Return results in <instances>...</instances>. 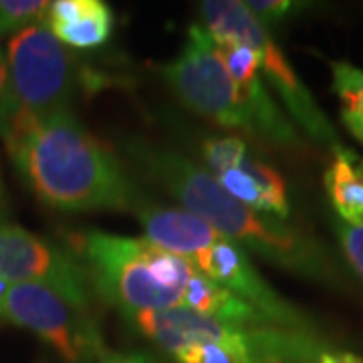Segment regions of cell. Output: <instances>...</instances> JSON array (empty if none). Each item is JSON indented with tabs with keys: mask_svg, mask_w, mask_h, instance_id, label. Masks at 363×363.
I'll return each instance as SVG.
<instances>
[{
	"mask_svg": "<svg viewBox=\"0 0 363 363\" xmlns=\"http://www.w3.org/2000/svg\"><path fill=\"white\" fill-rule=\"evenodd\" d=\"M2 140L26 186L55 210L135 214L150 202L119 157L71 109L16 116Z\"/></svg>",
	"mask_w": 363,
	"mask_h": 363,
	"instance_id": "obj_1",
	"label": "cell"
},
{
	"mask_svg": "<svg viewBox=\"0 0 363 363\" xmlns=\"http://www.w3.org/2000/svg\"><path fill=\"white\" fill-rule=\"evenodd\" d=\"M123 152L142 176L162 186L184 210L208 222L245 252H252L285 271L325 285H337L341 281L337 264L317 238L286 220L260 214L234 200L192 160L142 138L125 140Z\"/></svg>",
	"mask_w": 363,
	"mask_h": 363,
	"instance_id": "obj_2",
	"label": "cell"
},
{
	"mask_svg": "<svg viewBox=\"0 0 363 363\" xmlns=\"http://www.w3.org/2000/svg\"><path fill=\"white\" fill-rule=\"evenodd\" d=\"M91 289L128 317L180 307L192 262L156 247L145 236L85 230L71 236Z\"/></svg>",
	"mask_w": 363,
	"mask_h": 363,
	"instance_id": "obj_3",
	"label": "cell"
},
{
	"mask_svg": "<svg viewBox=\"0 0 363 363\" xmlns=\"http://www.w3.org/2000/svg\"><path fill=\"white\" fill-rule=\"evenodd\" d=\"M200 11L204 16V28L216 43L234 40L257 52L260 75L269 81V85L285 105L286 113L313 142L331 150L341 145L337 131L313 99L311 91L295 73L285 52L272 40L269 30L260 26L257 18L248 13L242 0H204L200 4Z\"/></svg>",
	"mask_w": 363,
	"mask_h": 363,
	"instance_id": "obj_4",
	"label": "cell"
},
{
	"mask_svg": "<svg viewBox=\"0 0 363 363\" xmlns=\"http://www.w3.org/2000/svg\"><path fill=\"white\" fill-rule=\"evenodd\" d=\"M162 73L169 89L188 109L224 130L255 138V128L238 87L204 25L188 28L184 49Z\"/></svg>",
	"mask_w": 363,
	"mask_h": 363,
	"instance_id": "obj_5",
	"label": "cell"
},
{
	"mask_svg": "<svg viewBox=\"0 0 363 363\" xmlns=\"http://www.w3.org/2000/svg\"><path fill=\"white\" fill-rule=\"evenodd\" d=\"M18 116H47L69 104L79 85V61L45 23L16 33L6 47Z\"/></svg>",
	"mask_w": 363,
	"mask_h": 363,
	"instance_id": "obj_6",
	"label": "cell"
},
{
	"mask_svg": "<svg viewBox=\"0 0 363 363\" xmlns=\"http://www.w3.org/2000/svg\"><path fill=\"white\" fill-rule=\"evenodd\" d=\"M0 317L49 343L65 363H89L104 357V339L89 313L49 286L6 285L0 293Z\"/></svg>",
	"mask_w": 363,
	"mask_h": 363,
	"instance_id": "obj_7",
	"label": "cell"
},
{
	"mask_svg": "<svg viewBox=\"0 0 363 363\" xmlns=\"http://www.w3.org/2000/svg\"><path fill=\"white\" fill-rule=\"evenodd\" d=\"M0 281L49 286L87 313L93 301V289L81 262L16 224H0Z\"/></svg>",
	"mask_w": 363,
	"mask_h": 363,
	"instance_id": "obj_8",
	"label": "cell"
},
{
	"mask_svg": "<svg viewBox=\"0 0 363 363\" xmlns=\"http://www.w3.org/2000/svg\"><path fill=\"white\" fill-rule=\"evenodd\" d=\"M190 262L196 271L206 274L214 283L228 289L234 297L242 298L252 309H257L269 323L291 331L319 333L311 317L279 295L262 279L247 252L230 240L218 238L206 250L198 252Z\"/></svg>",
	"mask_w": 363,
	"mask_h": 363,
	"instance_id": "obj_9",
	"label": "cell"
},
{
	"mask_svg": "<svg viewBox=\"0 0 363 363\" xmlns=\"http://www.w3.org/2000/svg\"><path fill=\"white\" fill-rule=\"evenodd\" d=\"M216 47L230 77L238 87L242 104L247 107L248 117L255 128V138L283 150L298 147L301 145L298 131L272 99L271 91L262 83L257 52L248 49L247 45L234 40H222L216 43Z\"/></svg>",
	"mask_w": 363,
	"mask_h": 363,
	"instance_id": "obj_10",
	"label": "cell"
},
{
	"mask_svg": "<svg viewBox=\"0 0 363 363\" xmlns=\"http://www.w3.org/2000/svg\"><path fill=\"white\" fill-rule=\"evenodd\" d=\"M145 238L176 257L192 260L212 242L224 238L208 222L184 208H166L145 202L138 212Z\"/></svg>",
	"mask_w": 363,
	"mask_h": 363,
	"instance_id": "obj_11",
	"label": "cell"
},
{
	"mask_svg": "<svg viewBox=\"0 0 363 363\" xmlns=\"http://www.w3.org/2000/svg\"><path fill=\"white\" fill-rule=\"evenodd\" d=\"M212 178L234 200L260 214L277 216L281 220H286L291 214V202L283 176L269 164L260 162L259 157L250 156V152L236 166L224 169Z\"/></svg>",
	"mask_w": 363,
	"mask_h": 363,
	"instance_id": "obj_12",
	"label": "cell"
},
{
	"mask_svg": "<svg viewBox=\"0 0 363 363\" xmlns=\"http://www.w3.org/2000/svg\"><path fill=\"white\" fill-rule=\"evenodd\" d=\"M45 25L69 49H95L111 37L113 13L101 0H55Z\"/></svg>",
	"mask_w": 363,
	"mask_h": 363,
	"instance_id": "obj_13",
	"label": "cell"
},
{
	"mask_svg": "<svg viewBox=\"0 0 363 363\" xmlns=\"http://www.w3.org/2000/svg\"><path fill=\"white\" fill-rule=\"evenodd\" d=\"M323 182L339 220L363 224V157L343 143L337 145Z\"/></svg>",
	"mask_w": 363,
	"mask_h": 363,
	"instance_id": "obj_14",
	"label": "cell"
},
{
	"mask_svg": "<svg viewBox=\"0 0 363 363\" xmlns=\"http://www.w3.org/2000/svg\"><path fill=\"white\" fill-rule=\"evenodd\" d=\"M182 307L212 317V319H220L226 323L248 325V327L272 325L242 298L234 297L228 289L214 283L212 279H208L206 274H202L196 269L190 283L186 285V291H184Z\"/></svg>",
	"mask_w": 363,
	"mask_h": 363,
	"instance_id": "obj_15",
	"label": "cell"
},
{
	"mask_svg": "<svg viewBox=\"0 0 363 363\" xmlns=\"http://www.w3.org/2000/svg\"><path fill=\"white\" fill-rule=\"evenodd\" d=\"M331 87L339 99V116L351 138L363 147V69L347 61H331Z\"/></svg>",
	"mask_w": 363,
	"mask_h": 363,
	"instance_id": "obj_16",
	"label": "cell"
},
{
	"mask_svg": "<svg viewBox=\"0 0 363 363\" xmlns=\"http://www.w3.org/2000/svg\"><path fill=\"white\" fill-rule=\"evenodd\" d=\"M47 0H0V37H14L28 26L45 23Z\"/></svg>",
	"mask_w": 363,
	"mask_h": 363,
	"instance_id": "obj_17",
	"label": "cell"
},
{
	"mask_svg": "<svg viewBox=\"0 0 363 363\" xmlns=\"http://www.w3.org/2000/svg\"><path fill=\"white\" fill-rule=\"evenodd\" d=\"M248 154L247 142L233 135H222V138H208L202 143V157H204V169L210 176H216L224 169L236 166L242 157Z\"/></svg>",
	"mask_w": 363,
	"mask_h": 363,
	"instance_id": "obj_18",
	"label": "cell"
},
{
	"mask_svg": "<svg viewBox=\"0 0 363 363\" xmlns=\"http://www.w3.org/2000/svg\"><path fill=\"white\" fill-rule=\"evenodd\" d=\"M242 4L264 28L281 23L289 14L301 9L298 2H291V0H242Z\"/></svg>",
	"mask_w": 363,
	"mask_h": 363,
	"instance_id": "obj_19",
	"label": "cell"
},
{
	"mask_svg": "<svg viewBox=\"0 0 363 363\" xmlns=\"http://www.w3.org/2000/svg\"><path fill=\"white\" fill-rule=\"evenodd\" d=\"M16 116H18V104L11 81V71L6 63V55H2L0 51V138H4L11 131Z\"/></svg>",
	"mask_w": 363,
	"mask_h": 363,
	"instance_id": "obj_20",
	"label": "cell"
},
{
	"mask_svg": "<svg viewBox=\"0 0 363 363\" xmlns=\"http://www.w3.org/2000/svg\"><path fill=\"white\" fill-rule=\"evenodd\" d=\"M337 238L351 269L357 272L363 281V224H345L339 220Z\"/></svg>",
	"mask_w": 363,
	"mask_h": 363,
	"instance_id": "obj_21",
	"label": "cell"
},
{
	"mask_svg": "<svg viewBox=\"0 0 363 363\" xmlns=\"http://www.w3.org/2000/svg\"><path fill=\"white\" fill-rule=\"evenodd\" d=\"M315 363H363V357L357 353L345 350H335V347H327V350L317 357Z\"/></svg>",
	"mask_w": 363,
	"mask_h": 363,
	"instance_id": "obj_22",
	"label": "cell"
},
{
	"mask_svg": "<svg viewBox=\"0 0 363 363\" xmlns=\"http://www.w3.org/2000/svg\"><path fill=\"white\" fill-rule=\"evenodd\" d=\"M101 363H154V359L147 357V355H142V353H138V355H113V353H104Z\"/></svg>",
	"mask_w": 363,
	"mask_h": 363,
	"instance_id": "obj_23",
	"label": "cell"
},
{
	"mask_svg": "<svg viewBox=\"0 0 363 363\" xmlns=\"http://www.w3.org/2000/svg\"><path fill=\"white\" fill-rule=\"evenodd\" d=\"M4 210V190H2V180H0V214Z\"/></svg>",
	"mask_w": 363,
	"mask_h": 363,
	"instance_id": "obj_24",
	"label": "cell"
},
{
	"mask_svg": "<svg viewBox=\"0 0 363 363\" xmlns=\"http://www.w3.org/2000/svg\"><path fill=\"white\" fill-rule=\"evenodd\" d=\"M4 286H6V283H2V281H0V293L4 291Z\"/></svg>",
	"mask_w": 363,
	"mask_h": 363,
	"instance_id": "obj_25",
	"label": "cell"
}]
</instances>
